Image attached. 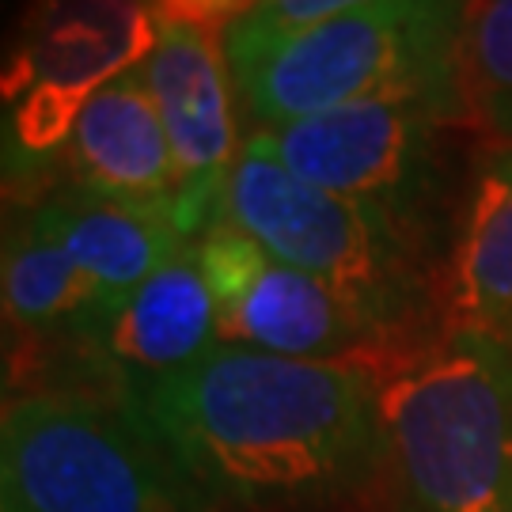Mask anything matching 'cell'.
Segmentation results:
<instances>
[{
  "instance_id": "52a82bcc",
  "label": "cell",
  "mask_w": 512,
  "mask_h": 512,
  "mask_svg": "<svg viewBox=\"0 0 512 512\" xmlns=\"http://www.w3.org/2000/svg\"><path fill=\"white\" fill-rule=\"evenodd\" d=\"M194 247L224 346L304 361H361L357 353L384 338L349 300L285 266L228 220H217Z\"/></svg>"
},
{
  "instance_id": "277c9868",
  "label": "cell",
  "mask_w": 512,
  "mask_h": 512,
  "mask_svg": "<svg viewBox=\"0 0 512 512\" xmlns=\"http://www.w3.org/2000/svg\"><path fill=\"white\" fill-rule=\"evenodd\" d=\"M228 220L285 266L323 281L384 334L418 296L410 228L365 202L304 183L262 148H239L224 186Z\"/></svg>"
},
{
  "instance_id": "6da1fadb",
  "label": "cell",
  "mask_w": 512,
  "mask_h": 512,
  "mask_svg": "<svg viewBox=\"0 0 512 512\" xmlns=\"http://www.w3.org/2000/svg\"><path fill=\"white\" fill-rule=\"evenodd\" d=\"M145 425L209 494L296 501L342 490L384 448L365 361L217 346L141 395Z\"/></svg>"
},
{
  "instance_id": "9c48e42d",
  "label": "cell",
  "mask_w": 512,
  "mask_h": 512,
  "mask_svg": "<svg viewBox=\"0 0 512 512\" xmlns=\"http://www.w3.org/2000/svg\"><path fill=\"white\" fill-rule=\"evenodd\" d=\"M145 19L133 0H42L19 57V84L31 88L16 118L19 145H61L88 95L148 57L156 23Z\"/></svg>"
},
{
  "instance_id": "3957f363",
  "label": "cell",
  "mask_w": 512,
  "mask_h": 512,
  "mask_svg": "<svg viewBox=\"0 0 512 512\" xmlns=\"http://www.w3.org/2000/svg\"><path fill=\"white\" fill-rule=\"evenodd\" d=\"M463 12L452 0H376L236 57L228 69L258 129L368 99H429L463 118Z\"/></svg>"
},
{
  "instance_id": "ba28073f",
  "label": "cell",
  "mask_w": 512,
  "mask_h": 512,
  "mask_svg": "<svg viewBox=\"0 0 512 512\" xmlns=\"http://www.w3.org/2000/svg\"><path fill=\"white\" fill-rule=\"evenodd\" d=\"M156 23V42L145 57V76L171 160H175V220L186 239H198L220 220L224 186L236 167V114L224 69V46L209 27Z\"/></svg>"
},
{
  "instance_id": "9a60e30c",
  "label": "cell",
  "mask_w": 512,
  "mask_h": 512,
  "mask_svg": "<svg viewBox=\"0 0 512 512\" xmlns=\"http://www.w3.org/2000/svg\"><path fill=\"white\" fill-rule=\"evenodd\" d=\"M463 118L494 145H512V0H475L459 31Z\"/></svg>"
},
{
  "instance_id": "e0dca14e",
  "label": "cell",
  "mask_w": 512,
  "mask_h": 512,
  "mask_svg": "<svg viewBox=\"0 0 512 512\" xmlns=\"http://www.w3.org/2000/svg\"><path fill=\"white\" fill-rule=\"evenodd\" d=\"M156 19L186 23V27H209V0H156Z\"/></svg>"
},
{
  "instance_id": "7c38bea8",
  "label": "cell",
  "mask_w": 512,
  "mask_h": 512,
  "mask_svg": "<svg viewBox=\"0 0 512 512\" xmlns=\"http://www.w3.org/2000/svg\"><path fill=\"white\" fill-rule=\"evenodd\" d=\"M31 220L69 251L76 266L103 289L110 308L190 247L171 209L110 202L88 190L46 202Z\"/></svg>"
},
{
  "instance_id": "d6986e66",
  "label": "cell",
  "mask_w": 512,
  "mask_h": 512,
  "mask_svg": "<svg viewBox=\"0 0 512 512\" xmlns=\"http://www.w3.org/2000/svg\"><path fill=\"white\" fill-rule=\"evenodd\" d=\"M452 4H459V8H471V4H475V0H452Z\"/></svg>"
},
{
  "instance_id": "4fadbf2b",
  "label": "cell",
  "mask_w": 512,
  "mask_h": 512,
  "mask_svg": "<svg viewBox=\"0 0 512 512\" xmlns=\"http://www.w3.org/2000/svg\"><path fill=\"white\" fill-rule=\"evenodd\" d=\"M448 315L452 327L512 338V145L478 156L448 258Z\"/></svg>"
},
{
  "instance_id": "ac0fdd59",
  "label": "cell",
  "mask_w": 512,
  "mask_h": 512,
  "mask_svg": "<svg viewBox=\"0 0 512 512\" xmlns=\"http://www.w3.org/2000/svg\"><path fill=\"white\" fill-rule=\"evenodd\" d=\"M251 4H255V0H209V23H213V27H217V23L228 27V23L243 16Z\"/></svg>"
},
{
  "instance_id": "7a4b0ae2",
  "label": "cell",
  "mask_w": 512,
  "mask_h": 512,
  "mask_svg": "<svg viewBox=\"0 0 512 512\" xmlns=\"http://www.w3.org/2000/svg\"><path fill=\"white\" fill-rule=\"evenodd\" d=\"M372 380L410 509L512 512V338L448 327Z\"/></svg>"
},
{
  "instance_id": "8992f818",
  "label": "cell",
  "mask_w": 512,
  "mask_h": 512,
  "mask_svg": "<svg viewBox=\"0 0 512 512\" xmlns=\"http://www.w3.org/2000/svg\"><path fill=\"white\" fill-rule=\"evenodd\" d=\"M459 114L429 99H368L289 126L255 129L262 148L304 183L365 202L414 228L437 171V137Z\"/></svg>"
},
{
  "instance_id": "2e32d148",
  "label": "cell",
  "mask_w": 512,
  "mask_h": 512,
  "mask_svg": "<svg viewBox=\"0 0 512 512\" xmlns=\"http://www.w3.org/2000/svg\"><path fill=\"white\" fill-rule=\"evenodd\" d=\"M365 4H376V0H255L243 16L220 27V46H224L228 61H236V57L270 46L277 38L300 35L308 27H319V23L346 16Z\"/></svg>"
},
{
  "instance_id": "8fae6325",
  "label": "cell",
  "mask_w": 512,
  "mask_h": 512,
  "mask_svg": "<svg viewBox=\"0 0 512 512\" xmlns=\"http://www.w3.org/2000/svg\"><path fill=\"white\" fill-rule=\"evenodd\" d=\"M92 334L114 365L145 376V384L205 357L217 346V304L202 274L198 247H186L126 300H118Z\"/></svg>"
},
{
  "instance_id": "5b68a950",
  "label": "cell",
  "mask_w": 512,
  "mask_h": 512,
  "mask_svg": "<svg viewBox=\"0 0 512 512\" xmlns=\"http://www.w3.org/2000/svg\"><path fill=\"white\" fill-rule=\"evenodd\" d=\"M183 471L145 421L65 395H23L0 425L4 512H186Z\"/></svg>"
},
{
  "instance_id": "ffe728a7",
  "label": "cell",
  "mask_w": 512,
  "mask_h": 512,
  "mask_svg": "<svg viewBox=\"0 0 512 512\" xmlns=\"http://www.w3.org/2000/svg\"><path fill=\"white\" fill-rule=\"evenodd\" d=\"M133 4H137V0H133Z\"/></svg>"
},
{
  "instance_id": "5bb4252c",
  "label": "cell",
  "mask_w": 512,
  "mask_h": 512,
  "mask_svg": "<svg viewBox=\"0 0 512 512\" xmlns=\"http://www.w3.org/2000/svg\"><path fill=\"white\" fill-rule=\"evenodd\" d=\"M4 308L27 327L69 323L95 330L110 311V300L69 258V251L31 220L4 255Z\"/></svg>"
},
{
  "instance_id": "30bf717a",
  "label": "cell",
  "mask_w": 512,
  "mask_h": 512,
  "mask_svg": "<svg viewBox=\"0 0 512 512\" xmlns=\"http://www.w3.org/2000/svg\"><path fill=\"white\" fill-rule=\"evenodd\" d=\"M65 152L73 164L76 190L175 213L179 179L160 110L148 88L145 61L110 76L103 88L88 95L65 137Z\"/></svg>"
}]
</instances>
